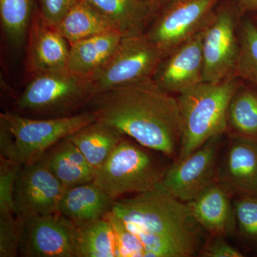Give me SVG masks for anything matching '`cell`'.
<instances>
[{"label":"cell","mask_w":257,"mask_h":257,"mask_svg":"<svg viewBox=\"0 0 257 257\" xmlns=\"http://www.w3.org/2000/svg\"><path fill=\"white\" fill-rule=\"evenodd\" d=\"M87 106L97 119L141 146L169 157L179 152L182 119L178 100L153 79L96 94Z\"/></svg>","instance_id":"obj_1"},{"label":"cell","mask_w":257,"mask_h":257,"mask_svg":"<svg viewBox=\"0 0 257 257\" xmlns=\"http://www.w3.org/2000/svg\"><path fill=\"white\" fill-rule=\"evenodd\" d=\"M111 211L140 231L175 243L186 257L195 254L200 247L202 228L188 204L161 183L147 192L116 199Z\"/></svg>","instance_id":"obj_2"},{"label":"cell","mask_w":257,"mask_h":257,"mask_svg":"<svg viewBox=\"0 0 257 257\" xmlns=\"http://www.w3.org/2000/svg\"><path fill=\"white\" fill-rule=\"evenodd\" d=\"M240 87L234 75L219 82H203L179 94L182 138L177 160H182L227 126L229 103Z\"/></svg>","instance_id":"obj_3"},{"label":"cell","mask_w":257,"mask_h":257,"mask_svg":"<svg viewBox=\"0 0 257 257\" xmlns=\"http://www.w3.org/2000/svg\"><path fill=\"white\" fill-rule=\"evenodd\" d=\"M94 96L89 78L67 69L32 74L15 103L16 112L35 118L77 114Z\"/></svg>","instance_id":"obj_4"},{"label":"cell","mask_w":257,"mask_h":257,"mask_svg":"<svg viewBox=\"0 0 257 257\" xmlns=\"http://www.w3.org/2000/svg\"><path fill=\"white\" fill-rule=\"evenodd\" d=\"M140 146L123 138L94 172L93 182L115 200L147 192L162 182L166 170Z\"/></svg>","instance_id":"obj_5"},{"label":"cell","mask_w":257,"mask_h":257,"mask_svg":"<svg viewBox=\"0 0 257 257\" xmlns=\"http://www.w3.org/2000/svg\"><path fill=\"white\" fill-rule=\"evenodd\" d=\"M97 119L92 110L55 118L30 117L16 111L0 114V124L9 130L14 139L20 165L41 160L57 143Z\"/></svg>","instance_id":"obj_6"},{"label":"cell","mask_w":257,"mask_h":257,"mask_svg":"<svg viewBox=\"0 0 257 257\" xmlns=\"http://www.w3.org/2000/svg\"><path fill=\"white\" fill-rule=\"evenodd\" d=\"M163 58L145 32L123 36L109 60L89 77L94 96L153 78Z\"/></svg>","instance_id":"obj_7"},{"label":"cell","mask_w":257,"mask_h":257,"mask_svg":"<svg viewBox=\"0 0 257 257\" xmlns=\"http://www.w3.org/2000/svg\"><path fill=\"white\" fill-rule=\"evenodd\" d=\"M238 5L217 7L203 29V82H219L234 75L239 53Z\"/></svg>","instance_id":"obj_8"},{"label":"cell","mask_w":257,"mask_h":257,"mask_svg":"<svg viewBox=\"0 0 257 257\" xmlns=\"http://www.w3.org/2000/svg\"><path fill=\"white\" fill-rule=\"evenodd\" d=\"M219 2L169 0L145 34L165 57L204 29Z\"/></svg>","instance_id":"obj_9"},{"label":"cell","mask_w":257,"mask_h":257,"mask_svg":"<svg viewBox=\"0 0 257 257\" xmlns=\"http://www.w3.org/2000/svg\"><path fill=\"white\" fill-rule=\"evenodd\" d=\"M19 254L26 257H76L78 226L60 213L19 219Z\"/></svg>","instance_id":"obj_10"},{"label":"cell","mask_w":257,"mask_h":257,"mask_svg":"<svg viewBox=\"0 0 257 257\" xmlns=\"http://www.w3.org/2000/svg\"><path fill=\"white\" fill-rule=\"evenodd\" d=\"M65 189L42 159L22 165L15 182V215L24 219L58 213Z\"/></svg>","instance_id":"obj_11"},{"label":"cell","mask_w":257,"mask_h":257,"mask_svg":"<svg viewBox=\"0 0 257 257\" xmlns=\"http://www.w3.org/2000/svg\"><path fill=\"white\" fill-rule=\"evenodd\" d=\"M219 138L211 139L166 170L161 184L172 195L188 203L215 182Z\"/></svg>","instance_id":"obj_12"},{"label":"cell","mask_w":257,"mask_h":257,"mask_svg":"<svg viewBox=\"0 0 257 257\" xmlns=\"http://www.w3.org/2000/svg\"><path fill=\"white\" fill-rule=\"evenodd\" d=\"M203 29L166 55L154 81L165 91L182 94L203 82Z\"/></svg>","instance_id":"obj_13"},{"label":"cell","mask_w":257,"mask_h":257,"mask_svg":"<svg viewBox=\"0 0 257 257\" xmlns=\"http://www.w3.org/2000/svg\"><path fill=\"white\" fill-rule=\"evenodd\" d=\"M28 38V64L32 74L67 69L69 42L44 21L40 12L34 13Z\"/></svg>","instance_id":"obj_14"},{"label":"cell","mask_w":257,"mask_h":257,"mask_svg":"<svg viewBox=\"0 0 257 257\" xmlns=\"http://www.w3.org/2000/svg\"><path fill=\"white\" fill-rule=\"evenodd\" d=\"M228 192L229 189L224 184L214 182L187 203L199 226L214 236L231 234L237 225Z\"/></svg>","instance_id":"obj_15"},{"label":"cell","mask_w":257,"mask_h":257,"mask_svg":"<svg viewBox=\"0 0 257 257\" xmlns=\"http://www.w3.org/2000/svg\"><path fill=\"white\" fill-rule=\"evenodd\" d=\"M220 183L243 194L257 196V140L236 135L228 148Z\"/></svg>","instance_id":"obj_16"},{"label":"cell","mask_w":257,"mask_h":257,"mask_svg":"<svg viewBox=\"0 0 257 257\" xmlns=\"http://www.w3.org/2000/svg\"><path fill=\"white\" fill-rule=\"evenodd\" d=\"M115 201L94 182H87L65 189L59 213L81 226L102 219Z\"/></svg>","instance_id":"obj_17"},{"label":"cell","mask_w":257,"mask_h":257,"mask_svg":"<svg viewBox=\"0 0 257 257\" xmlns=\"http://www.w3.org/2000/svg\"><path fill=\"white\" fill-rule=\"evenodd\" d=\"M123 36L143 33L157 5L152 0H85Z\"/></svg>","instance_id":"obj_18"},{"label":"cell","mask_w":257,"mask_h":257,"mask_svg":"<svg viewBox=\"0 0 257 257\" xmlns=\"http://www.w3.org/2000/svg\"><path fill=\"white\" fill-rule=\"evenodd\" d=\"M122 37L111 30L74 42L70 45L67 69L89 78L109 60Z\"/></svg>","instance_id":"obj_19"},{"label":"cell","mask_w":257,"mask_h":257,"mask_svg":"<svg viewBox=\"0 0 257 257\" xmlns=\"http://www.w3.org/2000/svg\"><path fill=\"white\" fill-rule=\"evenodd\" d=\"M124 138V135L112 126L97 119L67 138L80 150L95 172Z\"/></svg>","instance_id":"obj_20"},{"label":"cell","mask_w":257,"mask_h":257,"mask_svg":"<svg viewBox=\"0 0 257 257\" xmlns=\"http://www.w3.org/2000/svg\"><path fill=\"white\" fill-rule=\"evenodd\" d=\"M55 28L69 45L83 39L114 30L85 0H79Z\"/></svg>","instance_id":"obj_21"},{"label":"cell","mask_w":257,"mask_h":257,"mask_svg":"<svg viewBox=\"0 0 257 257\" xmlns=\"http://www.w3.org/2000/svg\"><path fill=\"white\" fill-rule=\"evenodd\" d=\"M77 226L76 257H121L114 230L105 218Z\"/></svg>","instance_id":"obj_22"},{"label":"cell","mask_w":257,"mask_h":257,"mask_svg":"<svg viewBox=\"0 0 257 257\" xmlns=\"http://www.w3.org/2000/svg\"><path fill=\"white\" fill-rule=\"evenodd\" d=\"M35 0H0V18L8 41L15 47L23 45L28 36Z\"/></svg>","instance_id":"obj_23"},{"label":"cell","mask_w":257,"mask_h":257,"mask_svg":"<svg viewBox=\"0 0 257 257\" xmlns=\"http://www.w3.org/2000/svg\"><path fill=\"white\" fill-rule=\"evenodd\" d=\"M227 120L236 135L257 140V91L238 88L229 103Z\"/></svg>","instance_id":"obj_24"},{"label":"cell","mask_w":257,"mask_h":257,"mask_svg":"<svg viewBox=\"0 0 257 257\" xmlns=\"http://www.w3.org/2000/svg\"><path fill=\"white\" fill-rule=\"evenodd\" d=\"M239 44L234 75L257 89V27L252 19L245 18L240 23Z\"/></svg>","instance_id":"obj_25"},{"label":"cell","mask_w":257,"mask_h":257,"mask_svg":"<svg viewBox=\"0 0 257 257\" xmlns=\"http://www.w3.org/2000/svg\"><path fill=\"white\" fill-rule=\"evenodd\" d=\"M42 159L66 189L94 180V171L72 162L66 155L60 142L52 147Z\"/></svg>","instance_id":"obj_26"},{"label":"cell","mask_w":257,"mask_h":257,"mask_svg":"<svg viewBox=\"0 0 257 257\" xmlns=\"http://www.w3.org/2000/svg\"><path fill=\"white\" fill-rule=\"evenodd\" d=\"M21 239L20 219L13 211H0V256H18Z\"/></svg>","instance_id":"obj_27"},{"label":"cell","mask_w":257,"mask_h":257,"mask_svg":"<svg viewBox=\"0 0 257 257\" xmlns=\"http://www.w3.org/2000/svg\"><path fill=\"white\" fill-rule=\"evenodd\" d=\"M114 230L121 257H145V248L124 221L110 210L104 215Z\"/></svg>","instance_id":"obj_28"},{"label":"cell","mask_w":257,"mask_h":257,"mask_svg":"<svg viewBox=\"0 0 257 257\" xmlns=\"http://www.w3.org/2000/svg\"><path fill=\"white\" fill-rule=\"evenodd\" d=\"M236 224L243 236L257 243V196L243 194L234 203Z\"/></svg>","instance_id":"obj_29"},{"label":"cell","mask_w":257,"mask_h":257,"mask_svg":"<svg viewBox=\"0 0 257 257\" xmlns=\"http://www.w3.org/2000/svg\"><path fill=\"white\" fill-rule=\"evenodd\" d=\"M22 165L2 160L0 163V211L14 212L15 182ZM15 213V212H14Z\"/></svg>","instance_id":"obj_30"},{"label":"cell","mask_w":257,"mask_h":257,"mask_svg":"<svg viewBox=\"0 0 257 257\" xmlns=\"http://www.w3.org/2000/svg\"><path fill=\"white\" fill-rule=\"evenodd\" d=\"M79 0H40V10L44 21L52 27H56L69 10Z\"/></svg>","instance_id":"obj_31"},{"label":"cell","mask_w":257,"mask_h":257,"mask_svg":"<svg viewBox=\"0 0 257 257\" xmlns=\"http://www.w3.org/2000/svg\"><path fill=\"white\" fill-rule=\"evenodd\" d=\"M202 256L205 257H241L242 253L239 250L226 242L222 236H216L202 250Z\"/></svg>","instance_id":"obj_32"},{"label":"cell","mask_w":257,"mask_h":257,"mask_svg":"<svg viewBox=\"0 0 257 257\" xmlns=\"http://www.w3.org/2000/svg\"><path fill=\"white\" fill-rule=\"evenodd\" d=\"M237 5L241 12H257V0H237Z\"/></svg>","instance_id":"obj_33"},{"label":"cell","mask_w":257,"mask_h":257,"mask_svg":"<svg viewBox=\"0 0 257 257\" xmlns=\"http://www.w3.org/2000/svg\"><path fill=\"white\" fill-rule=\"evenodd\" d=\"M152 1H153L154 3H155V4H157V6H158L159 5L167 3L169 0H152Z\"/></svg>","instance_id":"obj_34"},{"label":"cell","mask_w":257,"mask_h":257,"mask_svg":"<svg viewBox=\"0 0 257 257\" xmlns=\"http://www.w3.org/2000/svg\"><path fill=\"white\" fill-rule=\"evenodd\" d=\"M252 20H253V22H254L255 25H256L257 27V12L256 14L253 15Z\"/></svg>","instance_id":"obj_35"}]
</instances>
